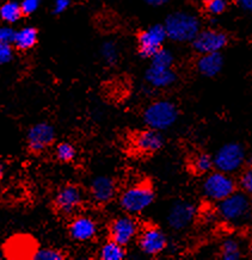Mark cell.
Returning <instances> with one entry per match:
<instances>
[{
	"label": "cell",
	"mask_w": 252,
	"mask_h": 260,
	"mask_svg": "<svg viewBox=\"0 0 252 260\" xmlns=\"http://www.w3.org/2000/svg\"><path fill=\"white\" fill-rule=\"evenodd\" d=\"M220 253L221 258L224 260H238L243 255L239 241L234 238L225 239L223 244H221Z\"/></svg>",
	"instance_id": "22"
},
{
	"label": "cell",
	"mask_w": 252,
	"mask_h": 260,
	"mask_svg": "<svg viewBox=\"0 0 252 260\" xmlns=\"http://www.w3.org/2000/svg\"><path fill=\"white\" fill-rule=\"evenodd\" d=\"M238 4L245 11L252 12V0H238Z\"/></svg>",
	"instance_id": "35"
},
{
	"label": "cell",
	"mask_w": 252,
	"mask_h": 260,
	"mask_svg": "<svg viewBox=\"0 0 252 260\" xmlns=\"http://www.w3.org/2000/svg\"><path fill=\"white\" fill-rule=\"evenodd\" d=\"M66 255L64 254L62 251L55 248H41L36 249L34 254V260H64Z\"/></svg>",
	"instance_id": "28"
},
{
	"label": "cell",
	"mask_w": 252,
	"mask_h": 260,
	"mask_svg": "<svg viewBox=\"0 0 252 260\" xmlns=\"http://www.w3.org/2000/svg\"><path fill=\"white\" fill-rule=\"evenodd\" d=\"M84 194L79 186L68 184L61 187L54 198V207L61 215H71L83 203Z\"/></svg>",
	"instance_id": "10"
},
{
	"label": "cell",
	"mask_w": 252,
	"mask_h": 260,
	"mask_svg": "<svg viewBox=\"0 0 252 260\" xmlns=\"http://www.w3.org/2000/svg\"><path fill=\"white\" fill-rule=\"evenodd\" d=\"M13 50L11 43L0 42V64H6L12 60Z\"/></svg>",
	"instance_id": "31"
},
{
	"label": "cell",
	"mask_w": 252,
	"mask_h": 260,
	"mask_svg": "<svg viewBox=\"0 0 252 260\" xmlns=\"http://www.w3.org/2000/svg\"><path fill=\"white\" fill-rule=\"evenodd\" d=\"M173 63V55L168 49H159L151 57V66L156 68H171Z\"/></svg>",
	"instance_id": "25"
},
{
	"label": "cell",
	"mask_w": 252,
	"mask_h": 260,
	"mask_svg": "<svg viewBox=\"0 0 252 260\" xmlns=\"http://www.w3.org/2000/svg\"><path fill=\"white\" fill-rule=\"evenodd\" d=\"M145 2L151 6H162V5L166 4L169 0H145Z\"/></svg>",
	"instance_id": "36"
},
{
	"label": "cell",
	"mask_w": 252,
	"mask_h": 260,
	"mask_svg": "<svg viewBox=\"0 0 252 260\" xmlns=\"http://www.w3.org/2000/svg\"><path fill=\"white\" fill-rule=\"evenodd\" d=\"M56 159L61 162H71L76 159L77 150L70 142H61L55 148Z\"/></svg>",
	"instance_id": "26"
},
{
	"label": "cell",
	"mask_w": 252,
	"mask_h": 260,
	"mask_svg": "<svg viewBox=\"0 0 252 260\" xmlns=\"http://www.w3.org/2000/svg\"><path fill=\"white\" fill-rule=\"evenodd\" d=\"M251 213L250 196L239 191H234L232 194L219 202L217 214L224 221L228 223H238L241 222Z\"/></svg>",
	"instance_id": "4"
},
{
	"label": "cell",
	"mask_w": 252,
	"mask_h": 260,
	"mask_svg": "<svg viewBox=\"0 0 252 260\" xmlns=\"http://www.w3.org/2000/svg\"><path fill=\"white\" fill-rule=\"evenodd\" d=\"M101 54L103 60L108 64H115L118 60V49L117 46L112 41H107L102 44Z\"/></svg>",
	"instance_id": "27"
},
{
	"label": "cell",
	"mask_w": 252,
	"mask_h": 260,
	"mask_svg": "<svg viewBox=\"0 0 252 260\" xmlns=\"http://www.w3.org/2000/svg\"><path fill=\"white\" fill-rule=\"evenodd\" d=\"M16 31L11 26H0V42L2 43H13Z\"/></svg>",
	"instance_id": "33"
},
{
	"label": "cell",
	"mask_w": 252,
	"mask_h": 260,
	"mask_svg": "<svg viewBox=\"0 0 252 260\" xmlns=\"http://www.w3.org/2000/svg\"><path fill=\"white\" fill-rule=\"evenodd\" d=\"M110 239L122 246H127L138 237L139 227L134 218L131 216H118L111 222Z\"/></svg>",
	"instance_id": "13"
},
{
	"label": "cell",
	"mask_w": 252,
	"mask_h": 260,
	"mask_svg": "<svg viewBox=\"0 0 252 260\" xmlns=\"http://www.w3.org/2000/svg\"><path fill=\"white\" fill-rule=\"evenodd\" d=\"M239 184L244 192L252 198V166L244 171L240 176Z\"/></svg>",
	"instance_id": "30"
},
{
	"label": "cell",
	"mask_w": 252,
	"mask_h": 260,
	"mask_svg": "<svg viewBox=\"0 0 252 260\" xmlns=\"http://www.w3.org/2000/svg\"><path fill=\"white\" fill-rule=\"evenodd\" d=\"M246 161L244 147L239 143L231 142L224 145L214 156V167L221 172L232 174L239 171Z\"/></svg>",
	"instance_id": "6"
},
{
	"label": "cell",
	"mask_w": 252,
	"mask_h": 260,
	"mask_svg": "<svg viewBox=\"0 0 252 260\" xmlns=\"http://www.w3.org/2000/svg\"><path fill=\"white\" fill-rule=\"evenodd\" d=\"M37 39H39V34H37V30L35 28H33V26H24V28L16 31L13 44L19 50H29L35 47Z\"/></svg>",
	"instance_id": "20"
},
{
	"label": "cell",
	"mask_w": 252,
	"mask_h": 260,
	"mask_svg": "<svg viewBox=\"0 0 252 260\" xmlns=\"http://www.w3.org/2000/svg\"><path fill=\"white\" fill-rule=\"evenodd\" d=\"M133 146L141 154H152L158 152L164 146L162 133L155 129H146L136 133L133 138Z\"/></svg>",
	"instance_id": "14"
},
{
	"label": "cell",
	"mask_w": 252,
	"mask_h": 260,
	"mask_svg": "<svg viewBox=\"0 0 252 260\" xmlns=\"http://www.w3.org/2000/svg\"><path fill=\"white\" fill-rule=\"evenodd\" d=\"M55 140V129L49 123H37L29 129L26 135L28 148L34 154H40L53 145Z\"/></svg>",
	"instance_id": "9"
},
{
	"label": "cell",
	"mask_w": 252,
	"mask_h": 260,
	"mask_svg": "<svg viewBox=\"0 0 252 260\" xmlns=\"http://www.w3.org/2000/svg\"><path fill=\"white\" fill-rule=\"evenodd\" d=\"M70 4H71L70 0H55V3H54V8H53V13L54 15H61V13L66 11Z\"/></svg>",
	"instance_id": "34"
},
{
	"label": "cell",
	"mask_w": 252,
	"mask_h": 260,
	"mask_svg": "<svg viewBox=\"0 0 252 260\" xmlns=\"http://www.w3.org/2000/svg\"><path fill=\"white\" fill-rule=\"evenodd\" d=\"M195 51L201 54L219 53L228 44V36L216 29L201 30L193 41Z\"/></svg>",
	"instance_id": "8"
},
{
	"label": "cell",
	"mask_w": 252,
	"mask_h": 260,
	"mask_svg": "<svg viewBox=\"0 0 252 260\" xmlns=\"http://www.w3.org/2000/svg\"><path fill=\"white\" fill-rule=\"evenodd\" d=\"M178 118V109L170 101H156L144 111V122L149 128L166 130L175 124Z\"/></svg>",
	"instance_id": "3"
},
{
	"label": "cell",
	"mask_w": 252,
	"mask_h": 260,
	"mask_svg": "<svg viewBox=\"0 0 252 260\" xmlns=\"http://www.w3.org/2000/svg\"><path fill=\"white\" fill-rule=\"evenodd\" d=\"M193 169L196 173L206 174L209 173L214 167V159L209 154L200 153L193 160Z\"/></svg>",
	"instance_id": "24"
},
{
	"label": "cell",
	"mask_w": 252,
	"mask_h": 260,
	"mask_svg": "<svg viewBox=\"0 0 252 260\" xmlns=\"http://www.w3.org/2000/svg\"><path fill=\"white\" fill-rule=\"evenodd\" d=\"M145 79L152 87L166 88L176 83L177 75L172 68H156L149 66L146 71Z\"/></svg>",
	"instance_id": "18"
},
{
	"label": "cell",
	"mask_w": 252,
	"mask_h": 260,
	"mask_svg": "<svg viewBox=\"0 0 252 260\" xmlns=\"http://www.w3.org/2000/svg\"><path fill=\"white\" fill-rule=\"evenodd\" d=\"M206 11L212 16H219L227 9V0H206L204 2Z\"/></svg>",
	"instance_id": "29"
},
{
	"label": "cell",
	"mask_w": 252,
	"mask_h": 260,
	"mask_svg": "<svg viewBox=\"0 0 252 260\" xmlns=\"http://www.w3.org/2000/svg\"><path fill=\"white\" fill-rule=\"evenodd\" d=\"M90 192L94 202L101 204L108 203L116 194V184L110 177L100 176L91 183Z\"/></svg>",
	"instance_id": "16"
},
{
	"label": "cell",
	"mask_w": 252,
	"mask_h": 260,
	"mask_svg": "<svg viewBox=\"0 0 252 260\" xmlns=\"http://www.w3.org/2000/svg\"><path fill=\"white\" fill-rule=\"evenodd\" d=\"M138 244L145 254L158 255L168 247V238L160 228L155 225H148L139 234Z\"/></svg>",
	"instance_id": "11"
},
{
	"label": "cell",
	"mask_w": 252,
	"mask_h": 260,
	"mask_svg": "<svg viewBox=\"0 0 252 260\" xmlns=\"http://www.w3.org/2000/svg\"><path fill=\"white\" fill-rule=\"evenodd\" d=\"M196 208L190 202L177 201L172 204L168 213V223L175 231H183L188 228L195 220Z\"/></svg>",
	"instance_id": "12"
},
{
	"label": "cell",
	"mask_w": 252,
	"mask_h": 260,
	"mask_svg": "<svg viewBox=\"0 0 252 260\" xmlns=\"http://www.w3.org/2000/svg\"><path fill=\"white\" fill-rule=\"evenodd\" d=\"M22 16V8H20V4L16 2H6L0 8V18L8 24L18 22Z\"/></svg>",
	"instance_id": "23"
},
{
	"label": "cell",
	"mask_w": 252,
	"mask_h": 260,
	"mask_svg": "<svg viewBox=\"0 0 252 260\" xmlns=\"http://www.w3.org/2000/svg\"><path fill=\"white\" fill-rule=\"evenodd\" d=\"M165 30L168 39L175 42H193L201 31V22L195 15L184 11H177L165 19Z\"/></svg>",
	"instance_id": "1"
},
{
	"label": "cell",
	"mask_w": 252,
	"mask_h": 260,
	"mask_svg": "<svg viewBox=\"0 0 252 260\" xmlns=\"http://www.w3.org/2000/svg\"><path fill=\"white\" fill-rule=\"evenodd\" d=\"M40 4L41 0H22V2H20V8H22L23 15H33V13L36 12L37 9L40 8Z\"/></svg>",
	"instance_id": "32"
},
{
	"label": "cell",
	"mask_w": 252,
	"mask_h": 260,
	"mask_svg": "<svg viewBox=\"0 0 252 260\" xmlns=\"http://www.w3.org/2000/svg\"><path fill=\"white\" fill-rule=\"evenodd\" d=\"M246 161H247V164H248V165H250V166H252V156H250V158H248V159L246 160Z\"/></svg>",
	"instance_id": "38"
},
{
	"label": "cell",
	"mask_w": 252,
	"mask_h": 260,
	"mask_svg": "<svg viewBox=\"0 0 252 260\" xmlns=\"http://www.w3.org/2000/svg\"><path fill=\"white\" fill-rule=\"evenodd\" d=\"M202 191L208 200L220 202L237 191V184L230 174L216 170L206 177L202 184Z\"/></svg>",
	"instance_id": "5"
},
{
	"label": "cell",
	"mask_w": 252,
	"mask_h": 260,
	"mask_svg": "<svg viewBox=\"0 0 252 260\" xmlns=\"http://www.w3.org/2000/svg\"><path fill=\"white\" fill-rule=\"evenodd\" d=\"M168 39L165 26L155 24L141 31L138 36L139 55L144 59H151L159 49H162L165 40Z\"/></svg>",
	"instance_id": "7"
},
{
	"label": "cell",
	"mask_w": 252,
	"mask_h": 260,
	"mask_svg": "<svg viewBox=\"0 0 252 260\" xmlns=\"http://www.w3.org/2000/svg\"><path fill=\"white\" fill-rule=\"evenodd\" d=\"M4 171H5L4 162H3V160L0 159V180H2L3 177H4Z\"/></svg>",
	"instance_id": "37"
},
{
	"label": "cell",
	"mask_w": 252,
	"mask_h": 260,
	"mask_svg": "<svg viewBox=\"0 0 252 260\" xmlns=\"http://www.w3.org/2000/svg\"><path fill=\"white\" fill-rule=\"evenodd\" d=\"M250 214H251V217H252V208H251V213Z\"/></svg>",
	"instance_id": "40"
},
{
	"label": "cell",
	"mask_w": 252,
	"mask_h": 260,
	"mask_svg": "<svg viewBox=\"0 0 252 260\" xmlns=\"http://www.w3.org/2000/svg\"><path fill=\"white\" fill-rule=\"evenodd\" d=\"M125 249L124 246L117 244L114 240H108L102 246L98 253V256L102 260H122L125 258Z\"/></svg>",
	"instance_id": "21"
},
{
	"label": "cell",
	"mask_w": 252,
	"mask_h": 260,
	"mask_svg": "<svg viewBox=\"0 0 252 260\" xmlns=\"http://www.w3.org/2000/svg\"><path fill=\"white\" fill-rule=\"evenodd\" d=\"M155 198L154 189L148 181H142L125 189L120 196V205L125 213L140 214L147 209Z\"/></svg>",
	"instance_id": "2"
},
{
	"label": "cell",
	"mask_w": 252,
	"mask_h": 260,
	"mask_svg": "<svg viewBox=\"0 0 252 260\" xmlns=\"http://www.w3.org/2000/svg\"><path fill=\"white\" fill-rule=\"evenodd\" d=\"M224 67V56L221 53L202 54L197 60V70L203 77L213 78L220 73Z\"/></svg>",
	"instance_id": "19"
},
{
	"label": "cell",
	"mask_w": 252,
	"mask_h": 260,
	"mask_svg": "<svg viewBox=\"0 0 252 260\" xmlns=\"http://www.w3.org/2000/svg\"><path fill=\"white\" fill-rule=\"evenodd\" d=\"M3 256H4V255H3V254H0V259H3Z\"/></svg>",
	"instance_id": "39"
},
{
	"label": "cell",
	"mask_w": 252,
	"mask_h": 260,
	"mask_svg": "<svg viewBox=\"0 0 252 260\" xmlns=\"http://www.w3.org/2000/svg\"><path fill=\"white\" fill-rule=\"evenodd\" d=\"M70 237L78 242L92 240L97 234V224L91 217L77 216L68 225Z\"/></svg>",
	"instance_id": "15"
},
{
	"label": "cell",
	"mask_w": 252,
	"mask_h": 260,
	"mask_svg": "<svg viewBox=\"0 0 252 260\" xmlns=\"http://www.w3.org/2000/svg\"><path fill=\"white\" fill-rule=\"evenodd\" d=\"M35 244L33 239L24 235H18V237L12 238L8 242L6 246V253L8 258H30L33 259L34 254L36 252Z\"/></svg>",
	"instance_id": "17"
}]
</instances>
